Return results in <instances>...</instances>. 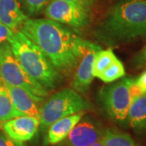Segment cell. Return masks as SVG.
Returning a JSON list of instances; mask_svg holds the SVG:
<instances>
[{
  "label": "cell",
  "mask_w": 146,
  "mask_h": 146,
  "mask_svg": "<svg viewBox=\"0 0 146 146\" xmlns=\"http://www.w3.org/2000/svg\"><path fill=\"white\" fill-rule=\"evenodd\" d=\"M102 141L104 146H140L130 135L115 129L105 131Z\"/></svg>",
  "instance_id": "16"
},
{
  "label": "cell",
  "mask_w": 146,
  "mask_h": 146,
  "mask_svg": "<svg viewBox=\"0 0 146 146\" xmlns=\"http://www.w3.org/2000/svg\"><path fill=\"white\" fill-rule=\"evenodd\" d=\"M132 78H123L99 92V102L110 119L119 123L127 120L128 110L131 103L129 94V84Z\"/></svg>",
  "instance_id": "6"
},
{
  "label": "cell",
  "mask_w": 146,
  "mask_h": 146,
  "mask_svg": "<svg viewBox=\"0 0 146 146\" xmlns=\"http://www.w3.org/2000/svg\"><path fill=\"white\" fill-rule=\"evenodd\" d=\"M47 19L68 25L77 30L89 24V13L65 0H51L44 9Z\"/></svg>",
  "instance_id": "7"
},
{
  "label": "cell",
  "mask_w": 146,
  "mask_h": 146,
  "mask_svg": "<svg viewBox=\"0 0 146 146\" xmlns=\"http://www.w3.org/2000/svg\"><path fill=\"white\" fill-rule=\"evenodd\" d=\"M89 108V103L78 92L74 89H64L53 94L41 107L40 127L43 131H47L55 121L84 112Z\"/></svg>",
  "instance_id": "5"
},
{
  "label": "cell",
  "mask_w": 146,
  "mask_h": 146,
  "mask_svg": "<svg viewBox=\"0 0 146 146\" xmlns=\"http://www.w3.org/2000/svg\"><path fill=\"white\" fill-rule=\"evenodd\" d=\"M13 34V31L2 23H0V44L6 42Z\"/></svg>",
  "instance_id": "24"
},
{
  "label": "cell",
  "mask_w": 146,
  "mask_h": 146,
  "mask_svg": "<svg viewBox=\"0 0 146 146\" xmlns=\"http://www.w3.org/2000/svg\"><path fill=\"white\" fill-rule=\"evenodd\" d=\"M90 146H104V145H103V143H102V140H100L99 141H98V142L94 143V144H93L92 145H90Z\"/></svg>",
  "instance_id": "26"
},
{
  "label": "cell",
  "mask_w": 146,
  "mask_h": 146,
  "mask_svg": "<svg viewBox=\"0 0 146 146\" xmlns=\"http://www.w3.org/2000/svg\"><path fill=\"white\" fill-rule=\"evenodd\" d=\"M0 77L4 83L25 89L36 102L48 95V90L22 69L7 41L0 44Z\"/></svg>",
  "instance_id": "4"
},
{
  "label": "cell",
  "mask_w": 146,
  "mask_h": 146,
  "mask_svg": "<svg viewBox=\"0 0 146 146\" xmlns=\"http://www.w3.org/2000/svg\"><path fill=\"white\" fill-rule=\"evenodd\" d=\"M21 32L39 47L58 72H70L87 50L90 42L63 24L50 19L28 18Z\"/></svg>",
  "instance_id": "1"
},
{
  "label": "cell",
  "mask_w": 146,
  "mask_h": 146,
  "mask_svg": "<svg viewBox=\"0 0 146 146\" xmlns=\"http://www.w3.org/2000/svg\"><path fill=\"white\" fill-rule=\"evenodd\" d=\"M51 0H18L24 13L29 16H34L41 13Z\"/></svg>",
  "instance_id": "19"
},
{
  "label": "cell",
  "mask_w": 146,
  "mask_h": 146,
  "mask_svg": "<svg viewBox=\"0 0 146 146\" xmlns=\"http://www.w3.org/2000/svg\"><path fill=\"white\" fill-rule=\"evenodd\" d=\"M96 36L110 46L146 38V0H119L101 21Z\"/></svg>",
  "instance_id": "2"
},
{
  "label": "cell",
  "mask_w": 146,
  "mask_h": 146,
  "mask_svg": "<svg viewBox=\"0 0 146 146\" xmlns=\"http://www.w3.org/2000/svg\"><path fill=\"white\" fill-rule=\"evenodd\" d=\"M83 112H80L53 123L47 129V143L49 145H56L64 141L73 127L83 118Z\"/></svg>",
  "instance_id": "12"
},
{
  "label": "cell",
  "mask_w": 146,
  "mask_h": 146,
  "mask_svg": "<svg viewBox=\"0 0 146 146\" xmlns=\"http://www.w3.org/2000/svg\"><path fill=\"white\" fill-rule=\"evenodd\" d=\"M7 42L22 69L45 89H53L62 81L60 73L35 43L21 31L13 33Z\"/></svg>",
  "instance_id": "3"
},
{
  "label": "cell",
  "mask_w": 146,
  "mask_h": 146,
  "mask_svg": "<svg viewBox=\"0 0 146 146\" xmlns=\"http://www.w3.org/2000/svg\"><path fill=\"white\" fill-rule=\"evenodd\" d=\"M126 121L137 132L146 131V93L131 102Z\"/></svg>",
  "instance_id": "14"
},
{
  "label": "cell",
  "mask_w": 146,
  "mask_h": 146,
  "mask_svg": "<svg viewBox=\"0 0 146 146\" xmlns=\"http://www.w3.org/2000/svg\"><path fill=\"white\" fill-rule=\"evenodd\" d=\"M125 68L119 59L115 61L99 76L98 78L105 83H111L125 76Z\"/></svg>",
  "instance_id": "18"
},
{
  "label": "cell",
  "mask_w": 146,
  "mask_h": 146,
  "mask_svg": "<svg viewBox=\"0 0 146 146\" xmlns=\"http://www.w3.org/2000/svg\"><path fill=\"white\" fill-rule=\"evenodd\" d=\"M65 1H68L69 3H72L73 4L83 8L88 13L90 12L94 4V0H65Z\"/></svg>",
  "instance_id": "23"
},
{
  "label": "cell",
  "mask_w": 146,
  "mask_h": 146,
  "mask_svg": "<svg viewBox=\"0 0 146 146\" xmlns=\"http://www.w3.org/2000/svg\"><path fill=\"white\" fill-rule=\"evenodd\" d=\"M136 83L138 84V85L141 87L142 91L144 92V94L146 93V70L144 72L141 74V76L136 79Z\"/></svg>",
  "instance_id": "25"
},
{
  "label": "cell",
  "mask_w": 146,
  "mask_h": 146,
  "mask_svg": "<svg viewBox=\"0 0 146 146\" xmlns=\"http://www.w3.org/2000/svg\"><path fill=\"white\" fill-rule=\"evenodd\" d=\"M28 18L17 0H0V23L10 29H16Z\"/></svg>",
  "instance_id": "13"
},
{
  "label": "cell",
  "mask_w": 146,
  "mask_h": 146,
  "mask_svg": "<svg viewBox=\"0 0 146 146\" xmlns=\"http://www.w3.org/2000/svg\"><path fill=\"white\" fill-rule=\"evenodd\" d=\"M5 84L14 109L19 116H31L39 119L41 108L25 89Z\"/></svg>",
  "instance_id": "11"
},
{
  "label": "cell",
  "mask_w": 146,
  "mask_h": 146,
  "mask_svg": "<svg viewBox=\"0 0 146 146\" xmlns=\"http://www.w3.org/2000/svg\"><path fill=\"white\" fill-rule=\"evenodd\" d=\"M132 63L136 68H146V45L133 58Z\"/></svg>",
  "instance_id": "20"
},
{
  "label": "cell",
  "mask_w": 146,
  "mask_h": 146,
  "mask_svg": "<svg viewBox=\"0 0 146 146\" xmlns=\"http://www.w3.org/2000/svg\"><path fill=\"white\" fill-rule=\"evenodd\" d=\"M19 115L14 109L8 90L0 77V123H3Z\"/></svg>",
  "instance_id": "15"
},
{
  "label": "cell",
  "mask_w": 146,
  "mask_h": 146,
  "mask_svg": "<svg viewBox=\"0 0 146 146\" xmlns=\"http://www.w3.org/2000/svg\"><path fill=\"white\" fill-rule=\"evenodd\" d=\"M117 57L112 49L101 50L97 53L94 65V77H99V76L104 72L106 68L110 67L115 61Z\"/></svg>",
  "instance_id": "17"
},
{
  "label": "cell",
  "mask_w": 146,
  "mask_h": 146,
  "mask_svg": "<svg viewBox=\"0 0 146 146\" xmlns=\"http://www.w3.org/2000/svg\"><path fill=\"white\" fill-rule=\"evenodd\" d=\"M0 146H27L23 142H18L11 139L4 132L0 131Z\"/></svg>",
  "instance_id": "22"
},
{
  "label": "cell",
  "mask_w": 146,
  "mask_h": 146,
  "mask_svg": "<svg viewBox=\"0 0 146 146\" xmlns=\"http://www.w3.org/2000/svg\"><path fill=\"white\" fill-rule=\"evenodd\" d=\"M129 89V94H130L131 102L144 94V92L142 91L141 87L138 85V84L136 83V79L131 80L130 84H129V89Z\"/></svg>",
  "instance_id": "21"
},
{
  "label": "cell",
  "mask_w": 146,
  "mask_h": 146,
  "mask_svg": "<svg viewBox=\"0 0 146 146\" xmlns=\"http://www.w3.org/2000/svg\"><path fill=\"white\" fill-rule=\"evenodd\" d=\"M105 131L98 123L87 116L79 121L66 138L68 146H90L102 140Z\"/></svg>",
  "instance_id": "8"
},
{
  "label": "cell",
  "mask_w": 146,
  "mask_h": 146,
  "mask_svg": "<svg viewBox=\"0 0 146 146\" xmlns=\"http://www.w3.org/2000/svg\"><path fill=\"white\" fill-rule=\"evenodd\" d=\"M102 48L93 42L89 43L87 50L80 58L78 68L74 74L72 88L78 93H84L89 88L94 78V65L97 53Z\"/></svg>",
  "instance_id": "9"
},
{
  "label": "cell",
  "mask_w": 146,
  "mask_h": 146,
  "mask_svg": "<svg viewBox=\"0 0 146 146\" xmlns=\"http://www.w3.org/2000/svg\"><path fill=\"white\" fill-rule=\"evenodd\" d=\"M39 127V119L31 116H18L3 123V130L7 136L23 143L30 141L36 135Z\"/></svg>",
  "instance_id": "10"
}]
</instances>
